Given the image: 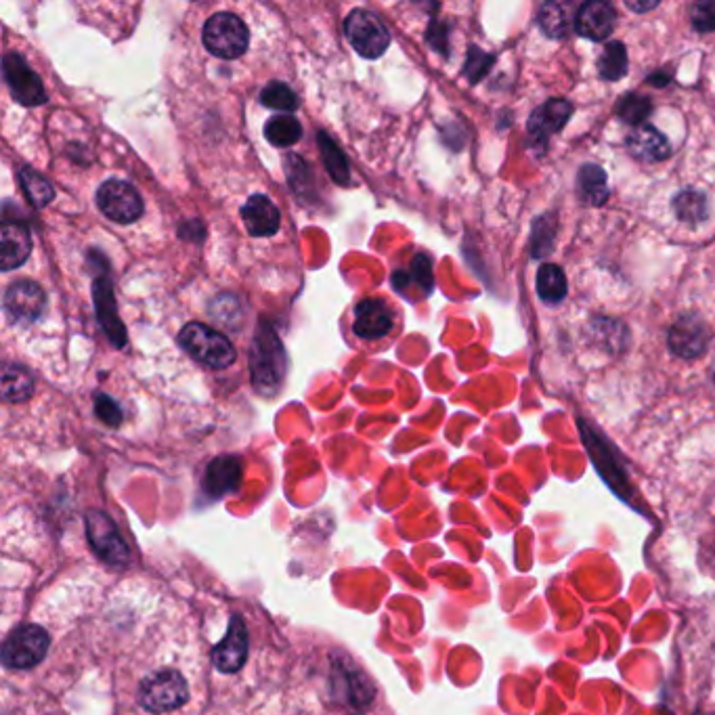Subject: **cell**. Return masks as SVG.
Here are the masks:
<instances>
[{
    "label": "cell",
    "instance_id": "obj_1",
    "mask_svg": "<svg viewBox=\"0 0 715 715\" xmlns=\"http://www.w3.org/2000/svg\"><path fill=\"white\" fill-rule=\"evenodd\" d=\"M250 378L258 395H275L286 378V351L275 330L260 323L250 346Z\"/></svg>",
    "mask_w": 715,
    "mask_h": 715
},
{
    "label": "cell",
    "instance_id": "obj_2",
    "mask_svg": "<svg viewBox=\"0 0 715 715\" xmlns=\"http://www.w3.org/2000/svg\"><path fill=\"white\" fill-rule=\"evenodd\" d=\"M179 344L195 359L212 370H225L235 361V349L227 336L200 321H191L179 332Z\"/></svg>",
    "mask_w": 715,
    "mask_h": 715
},
{
    "label": "cell",
    "instance_id": "obj_3",
    "mask_svg": "<svg viewBox=\"0 0 715 715\" xmlns=\"http://www.w3.org/2000/svg\"><path fill=\"white\" fill-rule=\"evenodd\" d=\"M204 47L214 57L237 59L250 45V32L244 21L233 13H216L204 24Z\"/></svg>",
    "mask_w": 715,
    "mask_h": 715
},
{
    "label": "cell",
    "instance_id": "obj_4",
    "mask_svg": "<svg viewBox=\"0 0 715 715\" xmlns=\"http://www.w3.org/2000/svg\"><path fill=\"white\" fill-rule=\"evenodd\" d=\"M344 34L353 49L367 59L382 57L390 45L388 28L376 13L367 9H355L349 13L344 21Z\"/></svg>",
    "mask_w": 715,
    "mask_h": 715
},
{
    "label": "cell",
    "instance_id": "obj_5",
    "mask_svg": "<svg viewBox=\"0 0 715 715\" xmlns=\"http://www.w3.org/2000/svg\"><path fill=\"white\" fill-rule=\"evenodd\" d=\"M187 684L175 669H162L141 682L139 701L151 713H168L187 701Z\"/></svg>",
    "mask_w": 715,
    "mask_h": 715
},
{
    "label": "cell",
    "instance_id": "obj_6",
    "mask_svg": "<svg viewBox=\"0 0 715 715\" xmlns=\"http://www.w3.org/2000/svg\"><path fill=\"white\" fill-rule=\"evenodd\" d=\"M84 523H86V535H89L95 554L101 560H105L107 565L124 567L130 558V552L114 520L101 510H91L86 514Z\"/></svg>",
    "mask_w": 715,
    "mask_h": 715
},
{
    "label": "cell",
    "instance_id": "obj_7",
    "mask_svg": "<svg viewBox=\"0 0 715 715\" xmlns=\"http://www.w3.org/2000/svg\"><path fill=\"white\" fill-rule=\"evenodd\" d=\"M97 204L107 219L120 225L135 223L145 210L139 191L120 179H110L99 187Z\"/></svg>",
    "mask_w": 715,
    "mask_h": 715
},
{
    "label": "cell",
    "instance_id": "obj_8",
    "mask_svg": "<svg viewBox=\"0 0 715 715\" xmlns=\"http://www.w3.org/2000/svg\"><path fill=\"white\" fill-rule=\"evenodd\" d=\"M49 634L40 625H24L15 630L3 648V663L11 669H28L47 657Z\"/></svg>",
    "mask_w": 715,
    "mask_h": 715
},
{
    "label": "cell",
    "instance_id": "obj_9",
    "mask_svg": "<svg viewBox=\"0 0 715 715\" xmlns=\"http://www.w3.org/2000/svg\"><path fill=\"white\" fill-rule=\"evenodd\" d=\"M3 72L15 101L28 107L47 103L45 86H42L40 76L30 68L24 57L17 53H7L3 59Z\"/></svg>",
    "mask_w": 715,
    "mask_h": 715
},
{
    "label": "cell",
    "instance_id": "obj_10",
    "mask_svg": "<svg viewBox=\"0 0 715 715\" xmlns=\"http://www.w3.org/2000/svg\"><path fill=\"white\" fill-rule=\"evenodd\" d=\"M47 309V296L36 281L19 279L5 292V311L13 321L34 323Z\"/></svg>",
    "mask_w": 715,
    "mask_h": 715
},
{
    "label": "cell",
    "instance_id": "obj_11",
    "mask_svg": "<svg viewBox=\"0 0 715 715\" xmlns=\"http://www.w3.org/2000/svg\"><path fill=\"white\" fill-rule=\"evenodd\" d=\"M248 659V630L240 617H231L227 636L214 646L212 663L223 674H235Z\"/></svg>",
    "mask_w": 715,
    "mask_h": 715
},
{
    "label": "cell",
    "instance_id": "obj_12",
    "mask_svg": "<svg viewBox=\"0 0 715 715\" xmlns=\"http://www.w3.org/2000/svg\"><path fill=\"white\" fill-rule=\"evenodd\" d=\"M353 332L363 340H378L393 330V311L380 298H365L353 311Z\"/></svg>",
    "mask_w": 715,
    "mask_h": 715
},
{
    "label": "cell",
    "instance_id": "obj_13",
    "mask_svg": "<svg viewBox=\"0 0 715 715\" xmlns=\"http://www.w3.org/2000/svg\"><path fill=\"white\" fill-rule=\"evenodd\" d=\"M571 112L573 107L565 99H550L546 105H541L539 110H535L527 126L529 143L533 147H546L548 139L567 124Z\"/></svg>",
    "mask_w": 715,
    "mask_h": 715
},
{
    "label": "cell",
    "instance_id": "obj_14",
    "mask_svg": "<svg viewBox=\"0 0 715 715\" xmlns=\"http://www.w3.org/2000/svg\"><path fill=\"white\" fill-rule=\"evenodd\" d=\"M93 294H95V307H97V317L103 332L107 334V338L112 340V344L116 349H122L126 344V330L118 317V309H116V298H114V288L112 281L107 275H99L95 279L93 286Z\"/></svg>",
    "mask_w": 715,
    "mask_h": 715
},
{
    "label": "cell",
    "instance_id": "obj_15",
    "mask_svg": "<svg viewBox=\"0 0 715 715\" xmlns=\"http://www.w3.org/2000/svg\"><path fill=\"white\" fill-rule=\"evenodd\" d=\"M617 24V13L609 3H600V0H592V3H585L577 11L575 19V30L590 40H606Z\"/></svg>",
    "mask_w": 715,
    "mask_h": 715
},
{
    "label": "cell",
    "instance_id": "obj_16",
    "mask_svg": "<svg viewBox=\"0 0 715 715\" xmlns=\"http://www.w3.org/2000/svg\"><path fill=\"white\" fill-rule=\"evenodd\" d=\"M242 219L250 235L254 237H269L279 231L281 214L271 198L263 193H256L244 204Z\"/></svg>",
    "mask_w": 715,
    "mask_h": 715
},
{
    "label": "cell",
    "instance_id": "obj_17",
    "mask_svg": "<svg viewBox=\"0 0 715 715\" xmlns=\"http://www.w3.org/2000/svg\"><path fill=\"white\" fill-rule=\"evenodd\" d=\"M0 248H3V258H0L3 271H13L21 267L32 252L30 229L24 223L5 221L3 229H0Z\"/></svg>",
    "mask_w": 715,
    "mask_h": 715
},
{
    "label": "cell",
    "instance_id": "obj_18",
    "mask_svg": "<svg viewBox=\"0 0 715 715\" xmlns=\"http://www.w3.org/2000/svg\"><path fill=\"white\" fill-rule=\"evenodd\" d=\"M671 351L684 359L699 357L707 346V330L697 317H680L669 332Z\"/></svg>",
    "mask_w": 715,
    "mask_h": 715
},
{
    "label": "cell",
    "instance_id": "obj_19",
    "mask_svg": "<svg viewBox=\"0 0 715 715\" xmlns=\"http://www.w3.org/2000/svg\"><path fill=\"white\" fill-rule=\"evenodd\" d=\"M242 483V462L233 455H221L206 468L204 489L212 497H223L237 491Z\"/></svg>",
    "mask_w": 715,
    "mask_h": 715
},
{
    "label": "cell",
    "instance_id": "obj_20",
    "mask_svg": "<svg viewBox=\"0 0 715 715\" xmlns=\"http://www.w3.org/2000/svg\"><path fill=\"white\" fill-rule=\"evenodd\" d=\"M627 147H630L632 154L640 160L646 162H659L669 156V141L659 133L655 126L642 124L634 128V133L627 137Z\"/></svg>",
    "mask_w": 715,
    "mask_h": 715
},
{
    "label": "cell",
    "instance_id": "obj_21",
    "mask_svg": "<svg viewBox=\"0 0 715 715\" xmlns=\"http://www.w3.org/2000/svg\"><path fill=\"white\" fill-rule=\"evenodd\" d=\"M577 185H579V198L583 204L600 206L606 202V198H609V185H606L604 170L594 164H585L579 170Z\"/></svg>",
    "mask_w": 715,
    "mask_h": 715
},
{
    "label": "cell",
    "instance_id": "obj_22",
    "mask_svg": "<svg viewBox=\"0 0 715 715\" xmlns=\"http://www.w3.org/2000/svg\"><path fill=\"white\" fill-rule=\"evenodd\" d=\"M575 19L577 15L573 17V7L567 3H548L541 7L537 17L539 28L552 38H565L575 26Z\"/></svg>",
    "mask_w": 715,
    "mask_h": 715
},
{
    "label": "cell",
    "instance_id": "obj_23",
    "mask_svg": "<svg viewBox=\"0 0 715 715\" xmlns=\"http://www.w3.org/2000/svg\"><path fill=\"white\" fill-rule=\"evenodd\" d=\"M19 183H21V189H24L26 193V198L32 206L36 208H45L53 202L55 198V191H53V185L47 177H42L40 172H36L34 168H21L19 170Z\"/></svg>",
    "mask_w": 715,
    "mask_h": 715
},
{
    "label": "cell",
    "instance_id": "obj_24",
    "mask_svg": "<svg viewBox=\"0 0 715 715\" xmlns=\"http://www.w3.org/2000/svg\"><path fill=\"white\" fill-rule=\"evenodd\" d=\"M317 143H319V149H321L323 164H325V168H328L330 177L340 185H349L351 183V170H349V164H346L342 149L336 145V141H332L328 135L323 133V130H319Z\"/></svg>",
    "mask_w": 715,
    "mask_h": 715
},
{
    "label": "cell",
    "instance_id": "obj_25",
    "mask_svg": "<svg viewBox=\"0 0 715 715\" xmlns=\"http://www.w3.org/2000/svg\"><path fill=\"white\" fill-rule=\"evenodd\" d=\"M265 137L275 147H292L302 137V124L292 114H279L269 118Z\"/></svg>",
    "mask_w": 715,
    "mask_h": 715
},
{
    "label": "cell",
    "instance_id": "obj_26",
    "mask_svg": "<svg viewBox=\"0 0 715 715\" xmlns=\"http://www.w3.org/2000/svg\"><path fill=\"white\" fill-rule=\"evenodd\" d=\"M34 393V378L26 367L7 365L3 374V397L11 403L30 399Z\"/></svg>",
    "mask_w": 715,
    "mask_h": 715
},
{
    "label": "cell",
    "instance_id": "obj_27",
    "mask_svg": "<svg viewBox=\"0 0 715 715\" xmlns=\"http://www.w3.org/2000/svg\"><path fill=\"white\" fill-rule=\"evenodd\" d=\"M537 294L541 300L556 305L567 296V277L556 265H544L537 273Z\"/></svg>",
    "mask_w": 715,
    "mask_h": 715
},
{
    "label": "cell",
    "instance_id": "obj_28",
    "mask_svg": "<svg viewBox=\"0 0 715 715\" xmlns=\"http://www.w3.org/2000/svg\"><path fill=\"white\" fill-rule=\"evenodd\" d=\"M598 72L604 80H619L627 72V53L621 42H609L598 59Z\"/></svg>",
    "mask_w": 715,
    "mask_h": 715
},
{
    "label": "cell",
    "instance_id": "obj_29",
    "mask_svg": "<svg viewBox=\"0 0 715 715\" xmlns=\"http://www.w3.org/2000/svg\"><path fill=\"white\" fill-rule=\"evenodd\" d=\"M260 101H263V105L271 107V110H279L286 114L298 110L296 93L290 89L286 82H279V80H273L265 86L263 93H260Z\"/></svg>",
    "mask_w": 715,
    "mask_h": 715
},
{
    "label": "cell",
    "instance_id": "obj_30",
    "mask_svg": "<svg viewBox=\"0 0 715 715\" xmlns=\"http://www.w3.org/2000/svg\"><path fill=\"white\" fill-rule=\"evenodd\" d=\"M674 210L680 221L697 223L707 216V200L699 191H682L674 202Z\"/></svg>",
    "mask_w": 715,
    "mask_h": 715
},
{
    "label": "cell",
    "instance_id": "obj_31",
    "mask_svg": "<svg viewBox=\"0 0 715 715\" xmlns=\"http://www.w3.org/2000/svg\"><path fill=\"white\" fill-rule=\"evenodd\" d=\"M653 112V105H650V99L642 97V95H625L621 99V103L617 105V114L623 122L634 124L636 128L642 126V122Z\"/></svg>",
    "mask_w": 715,
    "mask_h": 715
},
{
    "label": "cell",
    "instance_id": "obj_32",
    "mask_svg": "<svg viewBox=\"0 0 715 715\" xmlns=\"http://www.w3.org/2000/svg\"><path fill=\"white\" fill-rule=\"evenodd\" d=\"M493 59H495L493 55H487L485 51L472 47L468 53V61H466V76L472 82H479L489 72V65L493 63Z\"/></svg>",
    "mask_w": 715,
    "mask_h": 715
},
{
    "label": "cell",
    "instance_id": "obj_33",
    "mask_svg": "<svg viewBox=\"0 0 715 715\" xmlns=\"http://www.w3.org/2000/svg\"><path fill=\"white\" fill-rule=\"evenodd\" d=\"M692 26L699 32L715 30V0H703L692 5Z\"/></svg>",
    "mask_w": 715,
    "mask_h": 715
},
{
    "label": "cell",
    "instance_id": "obj_34",
    "mask_svg": "<svg viewBox=\"0 0 715 715\" xmlns=\"http://www.w3.org/2000/svg\"><path fill=\"white\" fill-rule=\"evenodd\" d=\"M95 411H97V416L107 424V426H120L122 422V411L118 407V403L112 399V397H107V395H97L95 397Z\"/></svg>",
    "mask_w": 715,
    "mask_h": 715
},
{
    "label": "cell",
    "instance_id": "obj_35",
    "mask_svg": "<svg viewBox=\"0 0 715 715\" xmlns=\"http://www.w3.org/2000/svg\"><path fill=\"white\" fill-rule=\"evenodd\" d=\"M411 273H414L418 284L424 288V292L428 294L432 290V265L430 258L424 254H418L414 258V263H411Z\"/></svg>",
    "mask_w": 715,
    "mask_h": 715
},
{
    "label": "cell",
    "instance_id": "obj_36",
    "mask_svg": "<svg viewBox=\"0 0 715 715\" xmlns=\"http://www.w3.org/2000/svg\"><path fill=\"white\" fill-rule=\"evenodd\" d=\"M659 3H642V5H636V3H627V9H632V11H638V13H644V11H650V9H655Z\"/></svg>",
    "mask_w": 715,
    "mask_h": 715
},
{
    "label": "cell",
    "instance_id": "obj_37",
    "mask_svg": "<svg viewBox=\"0 0 715 715\" xmlns=\"http://www.w3.org/2000/svg\"><path fill=\"white\" fill-rule=\"evenodd\" d=\"M713 380H715V374H713Z\"/></svg>",
    "mask_w": 715,
    "mask_h": 715
}]
</instances>
